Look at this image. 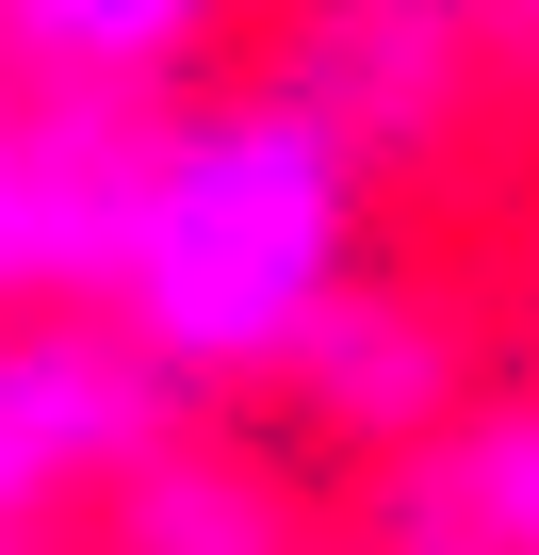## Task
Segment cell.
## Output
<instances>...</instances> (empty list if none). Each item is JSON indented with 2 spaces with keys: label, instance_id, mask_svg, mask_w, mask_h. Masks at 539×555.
<instances>
[{
  "label": "cell",
  "instance_id": "9",
  "mask_svg": "<svg viewBox=\"0 0 539 555\" xmlns=\"http://www.w3.org/2000/svg\"><path fill=\"white\" fill-rule=\"evenodd\" d=\"M376 555H506V539L474 522V490H458L441 457H409V474H393V506H376Z\"/></svg>",
  "mask_w": 539,
  "mask_h": 555
},
{
  "label": "cell",
  "instance_id": "11",
  "mask_svg": "<svg viewBox=\"0 0 539 555\" xmlns=\"http://www.w3.org/2000/svg\"><path fill=\"white\" fill-rule=\"evenodd\" d=\"M0 555H17V539H0Z\"/></svg>",
  "mask_w": 539,
  "mask_h": 555
},
{
  "label": "cell",
  "instance_id": "7",
  "mask_svg": "<svg viewBox=\"0 0 539 555\" xmlns=\"http://www.w3.org/2000/svg\"><path fill=\"white\" fill-rule=\"evenodd\" d=\"M115 555H311L279 506H261L229 457H196V441H164L147 474H115Z\"/></svg>",
  "mask_w": 539,
  "mask_h": 555
},
{
  "label": "cell",
  "instance_id": "8",
  "mask_svg": "<svg viewBox=\"0 0 539 555\" xmlns=\"http://www.w3.org/2000/svg\"><path fill=\"white\" fill-rule=\"evenodd\" d=\"M441 474L474 490V522H490L506 555H539V392H523V409H474V425L441 441Z\"/></svg>",
  "mask_w": 539,
  "mask_h": 555
},
{
  "label": "cell",
  "instance_id": "5",
  "mask_svg": "<svg viewBox=\"0 0 539 555\" xmlns=\"http://www.w3.org/2000/svg\"><path fill=\"white\" fill-rule=\"evenodd\" d=\"M279 82H295L360 164H393V147H425V131L458 115L474 17H458V0H311L295 50H279Z\"/></svg>",
  "mask_w": 539,
  "mask_h": 555
},
{
  "label": "cell",
  "instance_id": "2",
  "mask_svg": "<svg viewBox=\"0 0 539 555\" xmlns=\"http://www.w3.org/2000/svg\"><path fill=\"white\" fill-rule=\"evenodd\" d=\"M180 441V376L115 311H17L0 327V539H34L50 506L147 474Z\"/></svg>",
  "mask_w": 539,
  "mask_h": 555
},
{
  "label": "cell",
  "instance_id": "6",
  "mask_svg": "<svg viewBox=\"0 0 539 555\" xmlns=\"http://www.w3.org/2000/svg\"><path fill=\"white\" fill-rule=\"evenodd\" d=\"M213 34H229V0H0V82L99 99V115H164V82Z\"/></svg>",
  "mask_w": 539,
  "mask_h": 555
},
{
  "label": "cell",
  "instance_id": "1",
  "mask_svg": "<svg viewBox=\"0 0 539 555\" xmlns=\"http://www.w3.org/2000/svg\"><path fill=\"white\" fill-rule=\"evenodd\" d=\"M360 147L295 99V82H245V99H180L131 131L115 180V261H99V311L180 376V392H245L311 344V311L360 278Z\"/></svg>",
  "mask_w": 539,
  "mask_h": 555
},
{
  "label": "cell",
  "instance_id": "4",
  "mask_svg": "<svg viewBox=\"0 0 539 555\" xmlns=\"http://www.w3.org/2000/svg\"><path fill=\"white\" fill-rule=\"evenodd\" d=\"M279 392H295V409H328L344 441L441 457V441H458V392H474V344H458V311L393 295V278H344V295L311 311V344L279 360Z\"/></svg>",
  "mask_w": 539,
  "mask_h": 555
},
{
  "label": "cell",
  "instance_id": "3",
  "mask_svg": "<svg viewBox=\"0 0 539 555\" xmlns=\"http://www.w3.org/2000/svg\"><path fill=\"white\" fill-rule=\"evenodd\" d=\"M147 115L99 99H0V311H99V261H115V180H131Z\"/></svg>",
  "mask_w": 539,
  "mask_h": 555
},
{
  "label": "cell",
  "instance_id": "10",
  "mask_svg": "<svg viewBox=\"0 0 539 555\" xmlns=\"http://www.w3.org/2000/svg\"><path fill=\"white\" fill-rule=\"evenodd\" d=\"M458 17H474V50L506 34V50H539V0H458Z\"/></svg>",
  "mask_w": 539,
  "mask_h": 555
}]
</instances>
